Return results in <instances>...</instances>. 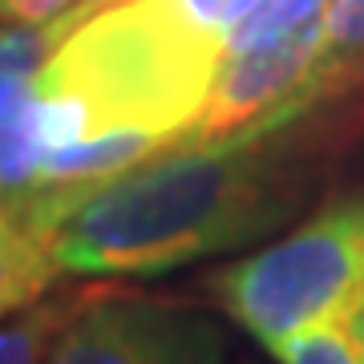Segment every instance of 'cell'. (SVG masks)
Wrapping results in <instances>:
<instances>
[{"instance_id":"6","label":"cell","mask_w":364,"mask_h":364,"mask_svg":"<svg viewBox=\"0 0 364 364\" xmlns=\"http://www.w3.org/2000/svg\"><path fill=\"white\" fill-rule=\"evenodd\" d=\"M61 275L49 235L0 203V324L37 304Z\"/></svg>"},{"instance_id":"7","label":"cell","mask_w":364,"mask_h":364,"mask_svg":"<svg viewBox=\"0 0 364 364\" xmlns=\"http://www.w3.org/2000/svg\"><path fill=\"white\" fill-rule=\"evenodd\" d=\"M364 90V0H336L324 16V41L296 102H324Z\"/></svg>"},{"instance_id":"2","label":"cell","mask_w":364,"mask_h":364,"mask_svg":"<svg viewBox=\"0 0 364 364\" xmlns=\"http://www.w3.org/2000/svg\"><path fill=\"white\" fill-rule=\"evenodd\" d=\"M227 57L166 0H130L90 16L37 81L41 162L105 134L178 142L207 105Z\"/></svg>"},{"instance_id":"12","label":"cell","mask_w":364,"mask_h":364,"mask_svg":"<svg viewBox=\"0 0 364 364\" xmlns=\"http://www.w3.org/2000/svg\"><path fill=\"white\" fill-rule=\"evenodd\" d=\"M117 4H130V0H77V9H73V13H77L81 21H90V16L105 13V9H117Z\"/></svg>"},{"instance_id":"3","label":"cell","mask_w":364,"mask_h":364,"mask_svg":"<svg viewBox=\"0 0 364 364\" xmlns=\"http://www.w3.org/2000/svg\"><path fill=\"white\" fill-rule=\"evenodd\" d=\"M210 304L272 352L364 287V182L328 191L291 231L203 279Z\"/></svg>"},{"instance_id":"11","label":"cell","mask_w":364,"mask_h":364,"mask_svg":"<svg viewBox=\"0 0 364 364\" xmlns=\"http://www.w3.org/2000/svg\"><path fill=\"white\" fill-rule=\"evenodd\" d=\"M328 320H336V328L344 332V340H348V348L356 352V360L364 364V287L340 308L336 316H328Z\"/></svg>"},{"instance_id":"4","label":"cell","mask_w":364,"mask_h":364,"mask_svg":"<svg viewBox=\"0 0 364 364\" xmlns=\"http://www.w3.org/2000/svg\"><path fill=\"white\" fill-rule=\"evenodd\" d=\"M227 336L215 316L178 296L126 284H85L45 364H223Z\"/></svg>"},{"instance_id":"1","label":"cell","mask_w":364,"mask_h":364,"mask_svg":"<svg viewBox=\"0 0 364 364\" xmlns=\"http://www.w3.org/2000/svg\"><path fill=\"white\" fill-rule=\"evenodd\" d=\"M364 134V90L272 109L247 130L170 142L73 198L49 227L65 275L150 279L251 247L304 219L332 191Z\"/></svg>"},{"instance_id":"10","label":"cell","mask_w":364,"mask_h":364,"mask_svg":"<svg viewBox=\"0 0 364 364\" xmlns=\"http://www.w3.org/2000/svg\"><path fill=\"white\" fill-rule=\"evenodd\" d=\"M77 9V0H0V25H53Z\"/></svg>"},{"instance_id":"9","label":"cell","mask_w":364,"mask_h":364,"mask_svg":"<svg viewBox=\"0 0 364 364\" xmlns=\"http://www.w3.org/2000/svg\"><path fill=\"white\" fill-rule=\"evenodd\" d=\"M332 4H336V0H259L255 13L231 33L227 53L267 49L275 41H284V37H291V33H299V28L324 21Z\"/></svg>"},{"instance_id":"5","label":"cell","mask_w":364,"mask_h":364,"mask_svg":"<svg viewBox=\"0 0 364 364\" xmlns=\"http://www.w3.org/2000/svg\"><path fill=\"white\" fill-rule=\"evenodd\" d=\"M320 41H324V21L299 28V33L275 41L267 49L227 53L219 65V77L210 85L207 105L198 109V117L186 126L178 142H203V138L247 130L251 122L279 109L308 81L316 57H320Z\"/></svg>"},{"instance_id":"8","label":"cell","mask_w":364,"mask_h":364,"mask_svg":"<svg viewBox=\"0 0 364 364\" xmlns=\"http://www.w3.org/2000/svg\"><path fill=\"white\" fill-rule=\"evenodd\" d=\"M81 296H85V284L57 291L49 299H37V304L21 308L16 316H9L0 324V364H45L49 348L61 336V328L81 308Z\"/></svg>"}]
</instances>
